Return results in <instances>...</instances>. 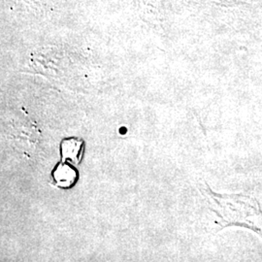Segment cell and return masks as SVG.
Segmentation results:
<instances>
[{
    "label": "cell",
    "mask_w": 262,
    "mask_h": 262,
    "mask_svg": "<svg viewBox=\"0 0 262 262\" xmlns=\"http://www.w3.org/2000/svg\"><path fill=\"white\" fill-rule=\"evenodd\" d=\"M64 172L62 171V169H57V172L56 173V178L57 180V182H60V183H66V182H72L71 180H73V174H72V171L69 170L67 172V174H63Z\"/></svg>",
    "instance_id": "6da1fadb"
}]
</instances>
